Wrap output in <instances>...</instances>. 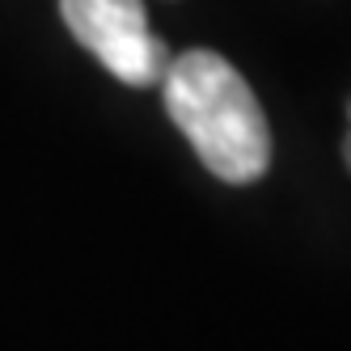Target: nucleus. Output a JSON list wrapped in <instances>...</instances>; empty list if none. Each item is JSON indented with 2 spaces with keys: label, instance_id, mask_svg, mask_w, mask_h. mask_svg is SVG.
I'll list each match as a JSON object with an SVG mask.
<instances>
[{
  "label": "nucleus",
  "instance_id": "7ed1b4c3",
  "mask_svg": "<svg viewBox=\"0 0 351 351\" xmlns=\"http://www.w3.org/2000/svg\"><path fill=\"white\" fill-rule=\"evenodd\" d=\"M347 119H351V106H347ZM343 157H347V169H351V132H347V144H343Z\"/></svg>",
  "mask_w": 351,
  "mask_h": 351
},
{
  "label": "nucleus",
  "instance_id": "f03ea898",
  "mask_svg": "<svg viewBox=\"0 0 351 351\" xmlns=\"http://www.w3.org/2000/svg\"><path fill=\"white\" fill-rule=\"evenodd\" d=\"M60 17L85 51L123 85H157L169 47L148 26L144 0H60Z\"/></svg>",
  "mask_w": 351,
  "mask_h": 351
},
{
  "label": "nucleus",
  "instance_id": "f257e3e1",
  "mask_svg": "<svg viewBox=\"0 0 351 351\" xmlns=\"http://www.w3.org/2000/svg\"><path fill=\"white\" fill-rule=\"evenodd\" d=\"M165 110L195 157L220 182H258L271 165V132L245 77L216 51H182L165 68Z\"/></svg>",
  "mask_w": 351,
  "mask_h": 351
}]
</instances>
